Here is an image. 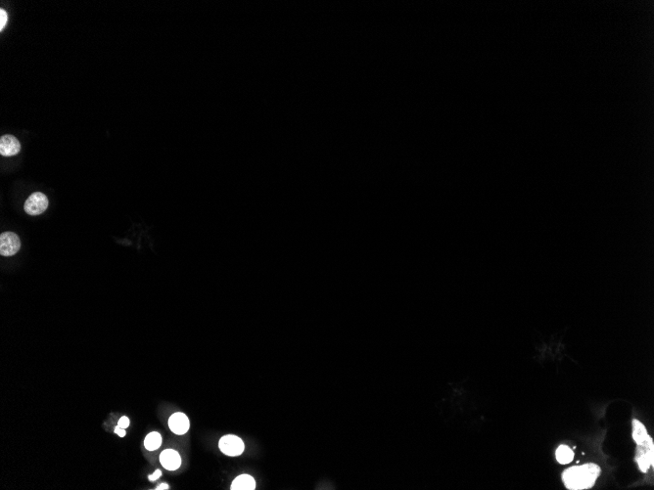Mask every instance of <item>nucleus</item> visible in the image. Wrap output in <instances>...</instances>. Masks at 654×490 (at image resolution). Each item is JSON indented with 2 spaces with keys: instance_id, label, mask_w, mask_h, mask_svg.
<instances>
[{
  "instance_id": "nucleus-1",
  "label": "nucleus",
  "mask_w": 654,
  "mask_h": 490,
  "mask_svg": "<svg viewBox=\"0 0 654 490\" xmlns=\"http://www.w3.org/2000/svg\"><path fill=\"white\" fill-rule=\"evenodd\" d=\"M601 473L600 466L590 463L565 469L562 474V480L567 489H589L594 485Z\"/></svg>"
},
{
  "instance_id": "nucleus-12",
  "label": "nucleus",
  "mask_w": 654,
  "mask_h": 490,
  "mask_svg": "<svg viewBox=\"0 0 654 490\" xmlns=\"http://www.w3.org/2000/svg\"><path fill=\"white\" fill-rule=\"evenodd\" d=\"M161 435L159 433H157V432H152L147 437H145L144 446L149 451L157 450L158 448L161 446Z\"/></svg>"
},
{
  "instance_id": "nucleus-4",
  "label": "nucleus",
  "mask_w": 654,
  "mask_h": 490,
  "mask_svg": "<svg viewBox=\"0 0 654 490\" xmlns=\"http://www.w3.org/2000/svg\"><path fill=\"white\" fill-rule=\"evenodd\" d=\"M48 199L42 192L32 193L25 202V212L30 215H38L48 208Z\"/></svg>"
},
{
  "instance_id": "nucleus-11",
  "label": "nucleus",
  "mask_w": 654,
  "mask_h": 490,
  "mask_svg": "<svg viewBox=\"0 0 654 490\" xmlns=\"http://www.w3.org/2000/svg\"><path fill=\"white\" fill-rule=\"evenodd\" d=\"M556 457H557L558 463H560L562 465H566V464H569L570 462L573 461L574 452L567 445H560L557 449Z\"/></svg>"
},
{
  "instance_id": "nucleus-9",
  "label": "nucleus",
  "mask_w": 654,
  "mask_h": 490,
  "mask_svg": "<svg viewBox=\"0 0 654 490\" xmlns=\"http://www.w3.org/2000/svg\"><path fill=\"white\" fill-rule=\"evenodd\" d=\"M256 488V480L250 475H240L232 481L230 489L254 490Z\"/></svg>"
},
{
  "instance_id": "nucleus-17",
  "label": "nucleus",
  "mask_w": 654,
  "mask_h": 490,
  "mask_svg": "<svg viewBox=\"0 0 654 490\" xmlns=\"http://www.w3.org/2000/svg\"><path fill=\"white\" fill-rule=\"evenodd\" d=\"M169 488H170V486H169V484H167V483H162V484H160V485H159V486H158V487H157L156 489L167 490V489H169Z\"/></svg>"
},
{
  "instance_id": "nucleus-16",
  "label": "nucleus",
  "mask_w": 654,
  "mask_h": 490,
  "mask_svg": "<svg viewBox=\"0 0 654 490\" xmlns=\"http://www.w3.org/2000/svg\"><path fill=\"white\" fill-rule=\"evenodd\" d=\"M115 433L118 435V437H124L126 436V428H122L117 426V427L115 428Z\"/></svg>"
},
{
  "instance_id": "nucleus-7",
  "label": "nucleus",
  "mask_w": 654,
  "mask_h": 490,
  "mask_svg": "<svg viewBox=\"0 0 654 490\" xmlns=\"http://www.w3.org/2000/svg\"><path fill=\"white\" fill-rule=\"evenodd\" d=\"M21 151L19 140L13 135H3L0 139V154L5 157H12Z\"/></svg>"
},
{
  "instance_id": "nucleus-15",
  "label": "nucleus",
  "mask_w": 654,
  "mask_h": 490,
  "mask_svg": "<svg viewBox=\"0 0 654 490\" xmlns=\"http://www.w3.org/2000/svg\"><path fill=\"white\" fill-rule=\"evenodd\" d=\"M161 476H162L161 471H160V469H157V471H156L155 473H153L152 475H150V476L148 477V479H149V480H150V481H155V480H158V479H159V478H160Z\"/></svg>"
},
{
  "instance_id": "nucleus-5",
  "label": "nucleus",
  "mask_w": 654,
  "mask_h": 490,
  "mask_svg": "<svg viewBox=\"0 0 654 490\" xmlns=\"http://www.w3.org/2000/svg\"><path fill=\"white\" fill-rule=\"evenodd\" d=\"M21 241L14 232H4L0 236V254L3 256H12L19 252Z\"/></svg>"
},
{
  "instance_id": "nucleus-3",
  "label": "nucleus",
  "mask_w": 654,
  "mask_h": 490,
  "mask_svg": "<svg viewBox=\"0 0 654 490\" xmlns=\"http://www.w3.org/2000/svg\"><path fill=\"white\" fill-rule=\"evenodd\" d=\"M219 447L225 455L236 457L240 456L244 452L245 444L240 437L233 435H226L220 439Z\"/></svg>"
},
{
  "instance_id": "nucleus-6",
  "label": "nucleus",
  "mask_w": 654,
  "mask_h": 490,
  "mask_svg": "<svg viewBox=\"0 0 654 490\" xmlns=\"http://www.w3.org/2000/svg\"><path fill=\"white\" fill-rule=\"evenodd\" d=\"M169 426L173 434L182 436L186 434L190 427L189 419L184 413L176 412L169 419Z\"/></svg>"
},
{
  "instance_id": "nucleus-2",
  "label": "nucleus",
  "mask_w": 654,
  "mask_h": 490,
  "mask_svg": "<svg viewBox=\"0 0 654 490\" xmlns=\"http://www.w3.org/2000/svg\"><path fill=\"white\" fill-rule=\"evenodd\" d=\"M636 461L643 473H646L650 467H653L654 444L651 437H648L642 444L638 445Z\"/></svg>"
},
{
  "instance_id": "nucleus-13",
  "label": "nucleus",
  "mask_w": 654,
  "mask_h": 490,
  "mask_svg": "<svg viewBox=\"0 0 654 490\" xmlns=\"http://www.w3.org/2000/svg\"><path fill=\"white\" fill-rule=\"evenodd\" d=\"M7 21H8V15H7L6 11L4 10V9H0V31L1 32L6 27Z\"/></svg>"
},
{
  "instance_id": "nucleus-14",
  "label": "nucleus",
  "mask_w": 654,
  "mask_h": 490,
  "mask_svg": "<svg viewBox=\"0 0 654 490\" xmlns=\"http://www.w3.org/2000/svg\"><path fill=\"white\" fill-rule=\"evenodd\" d=\"M118 426H120V427H122V428H127V427H129V418H128V417H126V416L122 417V418L118 420Z\"/></svg>"
},
{
  "instance_id": "nucleus-8",
  "label": "nucleus",
  "mask_w": 654,
  "mask_h": 490,
  "mask_svg": "<svg viewBox=\"0 0 654 490\" xmlns=\"http://www.w3.org/2000/svg\"><path fill=\"white\" fill-rule=\"evenodd\" d=\"M162 466L168 471H175L182 465V457L180 453L173 449H166L160 455Z\"/></svg>"
},
{
  "instance_id": "nucleus-10",
  "label": "nucleus",
  "mask_w": 654,
  "mask_h": 490,
  "mask_svg": "<svg viewBox=\"0 0 654 490\" xmlns=\"http://www.w3.org/2000/svg\"><path fill=\"white\" fill-rule=\"evenodd\" d=\"M649 437L650 436L647 434V431L644 426V424L636 419L633 420V438L636 443L640 445Z\"/></svg>"
}]
</instances>
